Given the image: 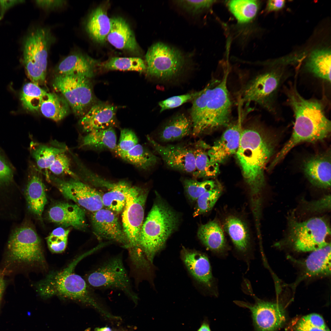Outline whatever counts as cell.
Listing matches in <instances>:
<instances>
[{
	"instance_id": "1",
	"label": "cell",
	"mask_w": 331,
	"mask_h": 331,
	"mask_svg": "<svg viewBox=\"0 0 331 331\" xmlns=\"http://www.w3.org/2000/svg\"><path fill=\"white\" fill-rule=\"evenodd\" d=\"M276 145L275 138L260 125H250L242 130L236 154L243 177L249 188L253 210L261 207L264 171Z\"/></svg>"
},
{
	"instance_id": "2",
	"label": "cell",
	"mask_w": 331,
	"mask_h": 331,
	"mask_svg": "<svg viewBox=\"0 0 331 331\" xmlns=\"http://www.w3.org/2000/svg\"><path fill=\"white\" fill-rule=\"evenodd\" d=\"M285 93L288 103L293 112L295 122L290 138L271 163L274 167L298 144L322 141L328 137L331 132V122L326 117L321 101L304 98L293 85L286 88Z\"/></svg>"
},
{
	"instance_id": "3",
	"label": "cell",
	"mask_w": 331,
	"mask_h": 331,
	"mask_svg": "<svg viewBox=\"0 0 331 331\" xmlns=\"http://www.w3.org/2000/svg\"><path fill=\"white\" fill-rule=\"evenodd\" d=\"M228 71L221 79L213 78L192 100L190 116L193 136L230 124L232 103L227 86Z\"/></svg>"
},
{
	"instance_id": "4",
	"label": "cell",
	"mask_w": 331,
	"mask_h": 331,
	"mask_svg": "<svg viewBox=\"0 0 331 331\" xmlns=\"http://www.w3.org/2000/svg\"><path fill=\"white\" fill-rule=\"evenodd\" d=\"M94 251L93 249L80 256L62 270L49 273L36 285L39 295L46 298L56 295L78 300L101 310L87 283L74 272L78 263Z\"/></svg>"
},
{
	"instance_id": "5",
	"label": "cell",
	"mask_w": 331,
	"mask_h": 331,
	"mask_svg": "<svg viewBox=\"0 0 331 331\" xmlns=\"http://www.w3.org/2000/svg\"><path fill=\"white\" fill-rule=\"evenodd\" d=\"M179 221L177 213L157 198L143 223L139 239V247L149 262L152 263L156 253L176 230Z\"/></svg>"
},
{
	"instance_id": "6",
	"label": "cell",
	"mask_w": 331,
	"mask_h": 331,
	"mask_svg": "<svg viewBox=\"0 0 331 331\" xmlns=\"http://www.w3.org/2000/svg\"><path fill=\"white\" fill-rule=\"evenodd\" d=\"M147 194L145 189L131 186L123 210L122 227L127 241L129 259L133 263L139 262L144 256L139 246V239Z\"/></svg>"
},
{
	"instance_id": "7",
	"label": "cell",
	"mask_w": 331,
	"mask_h": 331,
	"mask_svg": "<svg viewBox=\"0 0 331 331\" xmlns=\"http://www.w3.org/2000/svg\"><path fill=\"white\" fill-rule=\"evenodd\" d=\"M286 76L282 72L272 70L251 77L238 92V104L248 106L254 103L275 113L277 94Z\"/></svg>"
},
{
	"instance_id": "8",
	"label": "cell",
	"mask_w": 331,
	"mask_h": 331,
	"mask_svg": "<svg viewBox=\"0 0 331 331\" xmlns=\"http://www.w3.org/2000/svg\"><path fill=\"white\" fill-rule=\"evenodd\" d=\"M55 39L49 28H37L25 40L23 63L32 82L40 86L45 82L49 50Z\"/></svg>"
},
{
	"instance_id": "9",
	"label": "cell",
	"mask_w": 331,
	"mask_h": 331,
	"mask_svg": "<svg viewBox=\"0 0 331 331\" xmlns=\"http://www.w3.org/2000/svg\"><path fill=\"white\" fill-rule=\"evenodd\" d=\"M330 233L329 223L324 218L315 217L299 222L292 217L284 242L297 251H312L329 243L326 238Z\"/></svg>"
},
{
	"instance_id": "10",
	"label": "cell",
	"mask_w": 331,
	"mask_h": 331,
	"mask_svg": "<svg viewBox=\"0 0 331 331\" xmlns=\"http://www.w3.org/2000/svg\"><path fill=\"white\" fill-rule=\"evenodd\" d=\"M86 280L93 288L119 290L135 302L138 299L120 255L109 258L91 272L87 276Z\"/></svg>"
},
{
	"instance_id": "11",
	"label": "cell",
	"mask_w": 331,
	"mask_h": 331,
	"mask_svg": "<svg viewBox=\"0 0 331 331\" xmlns=\"http://www.w3.org/2000/svg\"><path fill=\"white\" fill-rule=\"evenodd\" d=\"M89 78L78 74H56L54 89L61 93L74 114L83 116L93 102V95Z\"/></svg>"
},
{
	"instance_id": "12",
	"label": "cell",
	"mask_w": 331,
	"mask_h": 331,
	"mask_svg": "<svg viewBox=\"0 0 331 331\" xmlns=\"http://www.w3.org/2000/svg\"><path fill=\"white\" fill-rule=\"evenodd\" d=\"M7 257L13 262L44 265L41 241L32 228L22 226L13 232L8 242Z\"/></svg>"
},
{
	"instance_id": "13",
	"label": "cell",
	"mask_w": 331,
	"mask_h": 331,
	"mask_svg": "<svg viewBox=\"0 0 331 331\" xmlns=\"http://www.w3.org/2000/svg\"><path fill=\"white\" fill-rule=\"evenodd\" d=\"M145 58L148 74L163 79L176 76L185 63L184 57L180 52L161 42L150 47Z\"/></svg>"
},
{
	"instance_id": "14",
	"label": "cell",
	"mask_w": 331,
	"mask_h": 331,
	"mask_svg": "<svg viewBox=\"0 0 331 331\" xmlns=\"http://www.w3.org/2000/svg\"><path fill=\"white\" fill-rule=\"evenodd\" d=\"M47 179L54 184L64 197L80 207L92 212L103 208L100 193L78 179L65 180L48 173Z\"/></svg>"
},
{
	"instance_id": "15",
	"label": "cell",
	"mask_w": 331,
	"mask_h": 331,
	"mask_svg": "<svg viewBox=\"0 0 331 331\" xmlns=\"http://www.w3.org/2000/svg\"><path fill=\"white\" fill-rule=\"evenodd\" d=\"M238 305L248 308L251 312L256 331H276L284 324L286 316L284 309L278 303L256 299L254 304L236 301Z\"/></svg>"
},
{
	"instance_id": "16",
	"label": "cell",
	"mask_w": 331,
	"mask_h": 331,
	"mask_svg": "<svg viewBox=\"0 0 331 331\" xmlns=\"http://www.w3.org/2000/svg\"><path fill=\"white\" fill-rule=\"evenodd\" d=\"M147 139L167 167L194 176L196 169L192 148L181 144L163 146L150 136Z\"/></svg>"
},
{
	"instance_id": "17",
	"label": "cell",
	"mask_w": 331,
	"mask_h": 331,
	"mask_svg": "<svg viewBox=\"0 0 331 331\" xmlns=\"http://www.w3.org/2000/svg\"><path fill=\"white\" fill-rule=\"evenodd\" d=\"M239 110L238 120L227 127L221 138L208 150V154L211 162L219 165L236 154L243 130L242 124L248 113L240 109Z\"/></svg>"
},
{
	"instance_id": "18",
	"label": "cell",
	"mask_w": 331,
	"mask_h": 331,
	"mask_svg": "<svg viewBox=\"0 0 331 331\" xmlns=\"http://www.w3.org/2000/svg\"><path fill=\"white\" fill-rule=\"evenodd\" d=\"M91 221L93 232L98 239L114 241L127 248L126 237L115 212L102 208L92 212Z\"/></svg>"
},
{
	"instance_id": "19",
	"label": "cell",
	"mask_w": 331,
	"mask_h": 331,
	"mask_svg": "<svg viewBox=\"0 0 331 331\" xmlns=\"http://www.w3.org/2000/svg\"><path fill=\"white\" fill-rule=\"evenodd\" d=\"M116 107L108 103H98L92 106L82 116L79 124L83 131L113 127L116 122Z\"/></svg>"
},
{
	"instance_id": "20",
	"label": "cell",
	"mask_w": 331,
	"mask_h": 331,
	"mask_svg": "<svg viewBox=\"0 0 331 331\" xmlns=\"http://www.w3.org/2000/svg\"><path fill=\"white\" fill-rule=\"evenodd\" d=\"M51 222L63 227L81 230L86 226L85 212L76 204L59 202L51 207L47 213Z\"/></svg>"
},
{
	"instance_id": "21",
	"label": "cell",
	"mask_w": 331,
	"mask_h": 331,
	"mask_svg": "<svg viewBox=\"0 0 331 331\" xmlns=\"http://www.w3.org/2000/svg\"><path fill=\"white\" fill-rule=\"evenodd\" d=\"M330 152L311 157L304 162L303 169L310 182L319 188L327 189L331 186Z\"/></svg>"
},
{
	"instance_id": "22",
	"label": "cell",
	"mask_w": 331,
	"mask_h": 331,
	"mask_svg": "<svg viewBox=\"0 0 331 331\" xmlns=\"http://www.w3.org/2000/svg\"><path fill=\"white\" fill-rule=\"evenodd\" d=\"M25 189V195L29 208L37 218H41L47 199L44 184L40 171L32 166Z\"/></svg>"
},
{
	"instance_id": "23",
	"label": "cell",
	"mask_w": 331,
	"mask_h": 331,
	"mask_svg": "<svg viewBox=\"0 0 331 331\" xmlns=\"http://www.w3.org/2000/svg\"><path fill=\"white\" fill-rule=\"evenodd\" d=\"M111 20V29L106 39L108 42L116 48L138 52L139 48L135 36L126 21L120 17Z\"/></svg>"
},
{
	"instance_id": "24",
	"label": "cell",
	"mask_w": 331,
	"mask_h": 331,
	"mask_svg": "<svg viewBox=\"0 0 331 331\" xmlns=\"http://www.w3.org/2000/svg\"><path fill=\"white\" fill-rule=\"evenodd\" d=\"M182 257L193 277L201 283L211 287L213 277L210 262L207 256L198 252L184 249Z\"/></svg>"
},
{
	"instance_id": "25",
	"label": "cell",
	"mask_w": 331,
	"mask_h": 331,
	"mask_svg": "<svg viewBox=\"0 0 331 331\" xmlns=\"http://www.w3.org/2000/svg\"><path fill=\"white\" fill-rule=\"evenodd\" d=\"M94 61L82 53L73 52L64 58L55 69L56 74H78L90 78L93 75Z\"/></svg>"
},
{
	"instance_id": "26",
	"label": "cell",
	"mask_w": 331,
	"mask_h": 331,
	"mask_svg": "<svg viewBox=\"0 0 331 331\" xmlns=\"http://www.w3.org/2000/svg\"><path fill=\"white\" fill-rule=\"evenodd\" d=\"M312 252L305 262L303 277L330 275V243Z\"/></svg>"
},
{
	"instance_id": "27",
	"label": "cell",
	"mask_w": 331,
	"mask_h": 331,
	"mask_svg": "<svg viewBox=\"0 0 331 331\" xmlns=\"http://www.w3.org/2000/svg\"><path fill=\"white\" fill-rule=\"evenodd\" d=\"M111 27V18L108 16L105 10L101 7L91 12L86 24V30L89 35L100 43L105 41Z\"/></svg>"
},
{
	"instance_id": "28",
	"label": "cell",
	"mask_w": 331,
	"mask_h": 331,
	"mask_svg": "<svg viewBox=\"0 0 331 331\" xmlns=\"http://www.w3.org/2000/svg\"><path fill=\"white\" fill-rule=\"evenodd\" d=\"M210 146L204 141L196 142L192 148L195 157L196 172L194 177L214 178L219 172V165L211 162L208 154Z\"/></svg>"
},
{
	"instance_id": "29",
	"label": "cell",
	"mask_w": 331,
	"mask_h": 331,
	"mask_svg": "<svg viewBox=\"0 0 331 331\" xmlns=\"http://www.w3.org/2000/svg\"><path fill=\"white\" fill-rule=\"evenodd\" d=\"M191 120L184 114L175 116L163 127L158 134L160 140L168 142L180 140L192 133Z\"/></svg>"
},
{
	"instance_id": "30",
	"label": "cell",
	"mask_w": 331,
	"mask_h": 331,
	"mask_svg": "<svg viewBox=\"0 0 331 331\" xmlns=\"http://www.w3.org/2000/svg\"><path fill=\"white\" fill-rule=\"evenodd\" d=\"M198 238L209 249L217 253L224 251L226 242L223 230L218 222L210 221L201 225L199 228Z\"/></svg>"
},
{
	"instance_id": "31",
	"label": "cell",
	"mask_w": 331,
	"mask_h": 331,
	"mask_svg": "<svg viewBox=\"0 0 331 331\" xmlns=\"http://www.w3.org/2000/svg\"><path fill=\"white\" fill-rule=\"evenodd\" d=\"M70 107L63 96L55 93H48L41 104L40 109L45 117L57 122L67 115Z\"/></svg>"
},
{
	"instance_id": "32",
	"label": "cell",
	"mask_w": 331,
	"mask_h": 331,
	"mask_svg": "<svg viewBox=\"0 0 331 331\" xmlns=\"http://www.w3.org/2000/svg\"><path fill=\"white\" fill-rule=\"evenodd\" d=\"M306 67L315 76L330 82V50L319 49L312 51L306 63Z\"/></svg>"
},
{
	"instance_id": "33",
	"label": "cell",
	"mask_w": 331,
	"mask_h": 331,
	"mask_svg": "<svg viewBox=\"0 0 331 331\" xmlns=\"http://www.w3.org/2000/svg\"><path fill=\"white\" fill-rule=\"evenodd\" d=\"M224 226L236 248L242 252L246 251L249 246L250 238L245 223L237 217L230 216L226 219Z\"/></svg>"
},
{
	"instance_id": "34",
	"label": "cell",
	"mask_w": 331,
	"mask_h": 331,
	"mask_svg": "<svg viewBox=\"0 0 331 331\" xmlns=\"http://www.w3.org/2000/svg\"><path fill=\"white\" fill-rule=\"evenodd\" d=\"M131 186L125 181L113 183L109 191L102 195L103 206L115 213L121 211L125 205L127 195Z\"/></svg>"
},
{
	"instance_id": "35",
	"label": "cell",
	"mask_w": 331,
	"mask_h": 331,
	"mask_svg": "<svg viewBox=\"0 0 331 331\" xmlns=\"http://www.w3.org/2000/svg\"><path fill=\"white\" fill-rule=\"evenodd\" d=\"M116 136L113 127L91 131L84 136L81 146L114 151L117 146Z\"/></svg>"
},
{
	"instance_id": "36",
	"label": "cell",
	"mask_w": 331,
	"mask_h": 331,
	"mask_svg": "<svg viewBox=\"0 0 331 331\" xmlns=\"http://www.w3.org/2000/svg\"><path fill=\"white\" fill-rule=\"evenodd\" d=\"M68 150L66 146H55L36 143H31L30 150L38 169H48L57 155Z\"/></svg>"
},
{
	"instance_id": "37",
	"label": "cell",
	"mask_w": 331,
	"mask_h": 331,
	"mask_svg": "<svg viewBox=\"0 0 331 331\" xmlns=\"http://www.w3.org/2000/svg\"><path fill=\"white\" fill-rule=\"evenodd\" d=\"M119 156L143 170H147L154 166L158 160L157 156L146 148L139 144Z\"/></svg>"
},
{
	"instance_id": "38",
	"label": "cell",
	"mask_w": 331,
	"mask_h": 331,
	"mask_svg": "<svg viewBox=\"0 0 331 331\" xmlns=\"http://www.w3.org/2000/svg\"><path fill=\"white\" fill-rule=\"evenodd\" d=\"M47 93L37 84L32 82L26 83L23 86L21 94L23 106L29 111H38Z\"/></svg>"
},
{
	"instance_id": "39",
	"label": "cell",
	"mask_w": 331,
	"mask_h": 331,
	"mask_svg": "<svg viewBox=\"0 0 331 331\" xmlns=\"http://www.w3.org/2000/svg\"><path fill=\"white\" fill-rule=\"evenodd\" d=\"M258 1L253 0L230 1L228 6L231 12L238 21L247 23L256 16L259 8Z\"/></svg>"
},
{
	"instance_id": "40",
	"label": "cell",
	"mask_w": 331,
	"mask_h": 331,
	"mask_svg": "<svg viewBox=\"0 0 331 331\" xmlns=\"http://www.w3.org/2000/svg\"><path fill=\"white\" fill-rule=\"evenodd\" d=\"M105 69L143 72L146 67L143 60L138 57H113L102 64Z\"/></svg>"
},
{
	"instance_id": "41",
	"label": "cell",
	"mask_w": 331,
	"mask_h": 331,
	"mask_svg": "<svg viewBox=\"0 0 331 331\" xmlns=\"http://www.w3.org/2000/svg\"><path fill=\"white\" fill-rule=\"evenodd\" d=\"M184 189L188 199L195 201L203 194L216 187L219 184L212 180L199 181L196 180L186 178L183 181Z\"/></svg>"
},
{
	"instance_id": "42",
	"label": "cell",
	"mask_w": 331,
	"mask_h": 331,
	"mask_svg": "<svg viewBox=\"0 0 331 331\" xmlns=\"http://www.w3.org/2000/svg\"><path fill=\"white\" fill-rule=\"evenodd\" d=\"M222 191L221 187L219 184L200 196L196 200L193 216L200 215L211 210L221 195Z\"/></svg>"
},
{
	"instance_id": "43",
	"label": "cell",
	"mask_w": 331,
	"mask_h": 331,
	"mask_svg": "<svg viewBox=\"0 0 331 331\" xmlns=\"http://www.w3.org/2000/svg\"><path fill=\"white\" fill-rule=\"evenodd\" d=\"M295 331H330L322 317L313 313L302 317L297 323Z\"/></svg>"
},
{
	"instance_id": "44",
	"label": "cell",
	"mask_w": 331,
	"mask_h": 331,
	"mask_svg": "<svg viewBox=\"0 0 331 331\" xmlns=\"http://www.w3.org/2000/svg\"><path fill=\"white\" fill-rule=\"evenodd\" d=\"M69 229L60 227L54 230L47 238L50 250L52 253H59L65 249L67 243Z\"/></svg>"
},
{
	"instance_id": "45",
	"label": "cell",
	"mask_w": 331,
	"mask_h": 331,
	"mask_svg": "<svg viewBox=\"0 0 331 331\" xmlns=\"http://www.w3.org/2000/svg\"><path fill=\"white\" fill-rule=\"evenodd\" d=\"M66 152L57 155L48 169L55 176L68 175L73 178L78 179L71 169L70 159Z\"/></svg>"
},
{
	"instance_id": "46",
	"label": "cell",
	"mask_w": 331,
	"mask_h": 331,
	"mask_svg": "<svg viewBox=\"0 0 331 331\" xmlns=\"http://www.w3.org/2000/svg\"><path fill=\"white\" fill-rule=\"evenodd\" d=\"M138 144V139L131 130L124 128L121 130L119 143L114 150L119 156L126 153Z\"/></svg>"
},
{
	"instance_id": "47",
	"label": "cell",
	"mask_w": 331,
	"mask_h": 331,
	"mask_svg": "<svg viewBox=\"0 0 331 331\" xmlns=\"http://www.w3.org/2000/svg\"><path fill=\"white\" fill-rule=\"evenodd\" d=\"M198 93V92H196L174 96L160 101L158 104L160 108V112L178 107L189 101L192 100Z\"/></svg>"
},
{
	"instance_id": "48",
	"label": "cell",
	"mask_w": 331,
	"mask_h": 331,
	"mask_svg": "<svg viewBox=\"0 0 331 331\" xmlns=\"http://www.w3.org/2000/svg\"><path fill=\"white\" fill-rule=\"evenodd\" d=\"M177 2L186 9L193 13H196L209 8L215 1L180 0Z\"/></svg>"
},
{
	"instance_id": "49",
	"label": "cell",
	"mask_w": 331,
	"mask_h": 331,
	"mask_svg": "<svg viewBox=\"0 0 331 331\" xmlns=\"http://www.w3.org/2000/svg\"><path fill=\"white\" fill-rule=\"evenodd\" d=\"M331 208V196L327 195L318 200L311 202L308 204L306 208L309 211L314 212H320L330 209Z\"/></svg>"
},
{
	"instance_id": "50",
	"label": "cell",
	"mask_w": 331,
	"mask_h": 331,
	"mask_svg": "<svg viewBox=\"0 0 331 331\" xmlns=\"http://www.w3.org/2000/svg\"><path fill=\"white\" fill-rule=\"evenodd\" d=\"M12 169L6 160L0 155V182L7 183L13 177Z\"/></svg>"
},
{
	"instance_id": "51",
	"label": "cell",
	"mask_w": 331,
	"mask_h": 331,
	"mask_svg": "<svg viewBox=\"0 0 331 331\" xmlns=\"http://www.w3.org/2000/svg\"><path fill=\"white\" fill-rule=\"evenodd\" d=\"M35 2L39 7L49 10L61 7L66 3L64 0H36Z\"/></svg>"
},
{
	"instance_id": "52",
	"label": "cell",
	"mask_w": 331,
	"mask_h": 331,
	"mask_svg": "<svg viewBox=\"0 0 331 331\" xmlns=\"http://www.w3.org/2000/svg\"><path fill=\"white\" fill-rule=\"evenodd\" d=\"M22 0H0V19L2 18L5 12L15 5L22 3Z\"/></svg>"
},
{
	"instance_id": "53",
	"label": "cell",
	"mask_w": 331,
	"mask_h": 331,
	"mask_svg": "<svg viewBox=\"0 0 331 331\" xmlns=\"http://www.w3.org/2000/svg\"><path fill=\"white\" fill-rule=\"evenodd\" d=\"M285 1L269 0L267 2L266 10L268 11H276L282 9L285 6Z\"/></svg>"
},
{
	"instance_id": "54",
	"label": "cell",
	"mask_w": 331,
	"mask_h": 331,
	"mask_svg": "<svg viewBox=\"0 0 331 331\" xmlns=\"http://www.w3.org/2000/svg\"><path fill=\"white\" fill-rule=\"evenodd\" d=\"M197 331H211L208 321H204Z\"/></svg>"
},
{
	"instance_id": "55",
	"label": "cell",
	"mask_w": 331,
	"mask_h": 331,
	"mask_svg": "<svg viewBox=\"0 0 331 331\" xmlns=\"http://www.w3.org/2000/svg\"><path fill=\"white\" fill-rule=\"evenodd\" d=\"M6 283L4 277L0 272V301L5 289Z\"/></svg>"
},
{
	"instance_id": "56",
	"label": "cell",
	"mask_w": 331,
	"mask_h": 331,
	"mask_svg": "<svg viewBox=\"0 0 331 331\" xmlns=\"http://www.w3.org/2000/svg\"><path fill=\"white\" fill-rule=\"evenodd\" d=\"M94 331H112L111 329L109 327H105L102 328H96Z\"/></svg>"
},
{
	"instance_id": "57",
	"label": "cell",
	"mask_w": 331,
	"mask_h": 331,
	"mask_svg": "<svg viewBox=\"0 0 331 331\" xmlns=\"http://www.w3.org/2000/svg\"><path fill=\"white\" fill-rule=\"evenodd\" d=\"M90 328H87V329H86L85 331H90Z\"/></svg>"
}]
</instances>
